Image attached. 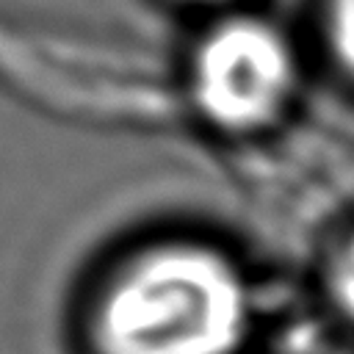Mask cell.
Returning a JSON list of instances; mask_svg holds the SVG:
<instances>
[{"label": "cell", "instance_id": "1", "mask_svg": "<svg viewBox=\"0 0 354 354\" xmlns=\"http://www.w3.org/2000/svg\"><path fill=\"white\" fill-rule=\"evenodd\" d=\"M254 329L249 271L191 235L155 238L116 260L86 315L91 354H243Z\"/></svg>", "mask_w": 354, "mask_h": 354}, {"label": "cell", "instance_id": "4", "mask_svg": "<svg viewBox=\"0 0 354 354\" xmlns=\"http://www.w3.org/2000/svg\"><path fill=\"white\" fill-rule=\"evenodd\" d=\"M318 17L326 58L354 88V0H318Z\"/></svg>", "mask_w": 354, "mask_h": 354}, {"label": "cell", "instance_id": "3", "mask_svg": "<svg viewBox=\"0 0 354 354\" xmlns=\"http://www.w3.org/2000/svg\"><path fill=\"white\" fill-rule=\"evenodd\" d=\"M324 296L337 321L354 332V224L340 232L324 263Z\"/></svg>", "mask_w": 354, "mask_h": 354}, {"label": "cell", "instance_id": "5", "mask_svg": "<svg viewBox=\"0 0 354 354\" xmlns=\"http://www.w3.org/2000/svg\"><path fill=\"white\" fill-rule=\"evenodd\" d=\"M194 3H221V0H194Z\"/></svg>", "mask_w": 354, "mask_h": 354}, {"label": "cell", "instance_id": "2", "mask_svg": "<svg viewBox=\"0 0 354 354\" xmlns=\"http://www.w3.org/2000/svg\"><path fill=\"white\" fill-rule=\"evenodd\" d=\"M301 86L299 50L266 17L230 14L216 19L191 47L185 91L194 111L230 136L274 127Z\"/></svg>", "mask_w": 354, "mask_h": 354}]
</instances>
